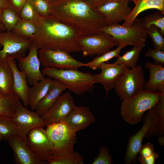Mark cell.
I'll return each instance as SVG.
<instances>
[{"instance_id":"cell-1","label":"cell","mask_w":164,"mask_h":164,"mask_svg":"<svg viewBox=\"0 0 164 164\" xmlns=\"http://www.w3.org/2000/svg\"><path fill=\"white\" fill-rule=\"evenodd\" d=\"M50 15L80 31L83 35L100 33L107 26L105 18L86 0H54Z\"/></svg>"},{"instance_id":"cell-2","label":"cell","mask_w":164,"mask_h":164,"mask_svg":"<svg viewBox=\"0 0 164 164\" xmlns=\"http://www.w3.org/2000/svg\"><path fill=\"white\" fill-rule=\"evenodd\" d=\"M35 23L36 31L30 40L39 50H59L69 53L81 52L78 40L83 35L79 30L50 15H41Z\"/></svg>"},{"instance_id":"cell-3","label":"cell","mask_w":164,"mask_h":164,"mask_svg":"<svg viewBox=\"0 0 164 164\" xmlns=\"http://www.w3.org/2000/svg\"><path fill=\"white\" fill-rule=\"evenodd\" d=\"M162 94L159 92L144 89L132 97L123 100L120 108L123 119L131 125L140 122L144 118L145 112L152 108Z\"/></svg>"},{"instance_id":"cell-4","label":"cell","mask_w":164,"mask_h":164,"mask_svg":"<svg viewBox=\"0 0 164 164\" xmlns=\"http://www.w3.org/2000/svg\"><path fill=\"white\" fill-rule=\"evenodd\" d=\"M43 75L56 79L65 84L69 90L78 95L91 91L95 83L94 75L89 72L84 73L77 69H59L44 67Z\"/></svg>"},{"instance_id":"cell-5","label":"cell","mask_w":164,"mask_h":164,"mask_svg":"<svg viewBox=\"0 0 164 164\" xmlns=\"http://www.w3.org/2000/svg\"><path fill=\"white\" fill-rule=\"evenodd\" d=\"M100 30L112 36L118 43V46L121 44L125 46L145 45L148 36L142 18L136 19L130 26L118 23L107 25Z\"/></svg>"},{"instance_id":"cell-6","label":"cell","mask_w":164,"mask_h":164,"mask_svg":"<svg viewBox=\"0 0 164 164\" xmlns=\"http://www.w3.org/2000/svg\"><path fill=\"white\" fill-rule=\"evenodd\" d=\"M47 134L53 145L55 156L66 155L73 150L76 142V132L64 121L47 126Z\"/></svg>"},{"instance_id":"cell-7","label":"cell","mask_w":164,"mask_h":164,"mask_svg":"<svg viewBox=\"0 0 164 164\" xmlns=\"http://www.w3.org/2000/svg\"><path fill=\"white\" fill-rule=\"evenodd\" d=\"M146 83L142 65L131 69L125 67V73L116 82L115 91L120 99L123 101L145 89Z\"/></svg>"},{"instance_id":"cell-8","label":"cell","mask_w":164,"mask_h":164,"mask_svg":"<svg viewBox=\"0 0 164 164\" xmlns=\"http://www.w3.org/2000/svg\"><path fill=\"white\" fill-rule=\"evenodd\" d=\"M143 119L142 128L128 138L124 156L126 164L135 163L143 139H149L154 134L156 119L151 109L148 111Z\"/></svg>"},{"instance_id":"cell-9","label":"cell","mask_w":164,"mask_h":164,"mask_svg":"<svg viewBox=\"0 0 164 164\" xmlns=\"http://www.w3.org/2000/svg\"><path fill=\"white\" fill-rule=\"evenodd\" d=\"M32 43L29 39L20 36L12 31L0 32V62L19 59L25 56Z\"/></svg>"},{"instance_id":"cell-10","label":"cell","mask_w":164,"mask_h":164,"mask_svg":"<svg viewBox=\"0 0 164 164\" xmlns=\"http://www.w3.org/2000/svg\"><path fill=\"white\" fill-rule=\"evenodd\" d=\"M78 42L84 57L95 55L100 56L118 45L112 36L102 32L97 34L82 35L78 39Z\"/></svg>"},{"instance_id":"cell-11","label":"cell","mask_w":164,"mask_h":164,"mask_svg":"<svg viewBox=\"0 0 164 164\" xmlns=\"http://www.w3.org/2000/svg\"><path fill=\"white\" fill-rule=\"evenodd\" d=\"M39 58L44 67L59 69H77L86 66V63L80 62L67 52L59 50L42 49L38 50Z\"/></svg>"},{"instance_id":"cell-12","label":"cell","mask_w":164,"mask_h":164,"mask_svg":"<svg viewBox=\"0 0 164 164\" xmlns=\"http://www.w3.org/2000/svg\"><path fill=\"white\" fill-rule=\"evenodd\" d=\"M12 118L17 127L19 135L26 137L28 132L39 127L46 126V121L36 112L28 109L19 100Z\"/></svg>"},{"instance_id":"cell-13","label":"cell","mask_w":164,"mask_h":164,"mask_svg":"<svg viewBox=\"0 0 164 164\" xmlns=\"http://www.w3.org/2000/svg\"><path fill=\"white\" fill-rule=\"evenodd\" d=\"M26 140L30 150L40 161H47L53 155L52 144L43 127H38L30 131Z\"/></svg>"},{"instance_id":"cell-14","label":"cell","mask_w":164,"mask_h":164,"mask_svg":"<svg viewBox=\"0 0 164 164\" xmlns=\"http://www.w3.org/2000/svg\"><path fill=\"white\" fill-rule=\"evenodd\" d=\"M26 56L19 59L20 70L24 72L27 77V83L32 85L43 79L44 75L40 70V61L38 55L39 49L32 43Z\"/></svg>"},{"instance_id":"cell-15","label":"cell","mask_w":164,"mask_h":164,"mask_svg":"<svg viewBox=\"0 0 164 164\" xmlns=\"http://www.w3.org/2000/svg\"><path fill=\"white\" fill-rule=\"evenodd\" d=\"M73 97L69 92L60 95L51 107L42 118L46 121V126L64 121L75 107Z\"/></svg>"},{"instance_id":"cell-16","label":"cell","mask_w":164,"mask_h":164,"mask_svg":"<svg viewBox=\"0 0 164 164\" xmlns=\"http://www.w3.org/2000/svg\"><path fill=\"white\" fill-rule=\"evenodd\" d=\"M95 9L104 17L107 25L125 21L132 10L129 2L125 1L107 2Z\"/></svg>"},{"instance_id":"cell-17","label":"cell","mask_w":164,"mask_h":164,"mask_svg":"<svg viewBox=\"0 0 164 164\" xmlns=\"http://www.w3.org/2000/svg\"><path fill=\"white\" fill-rule=\"evenodd\" d=\"M99 68L101 70V73L94 75L95 83H101L103 85L107 97L108 91L114 87L118 80L125 73V67L123 64L104 63L100 66Z\"/></svg>"},{"instance_id":"cell-18","label":"cell","mask_w":164,"mask_h":164,"mask_svg":"<svg viewBox=\"0 0 164 164\" xmlns=\"http://www.w3.org/2000/svg\"><path fill=\"white\" fill-rule=\"evenodd\" d=\"M8 141L14 153V160L18 164H43L32 152L27 143L26 137L15 136Z\"/></svg>"},{"instance_id":"cell-19","label":"cell","mask_w":164,"mask_h":164,"mask_svg":"<svg viewBox=\"0 0 164 164\" xmlns=\"http://www.w3.org/2000/svg\"><path fill=\"white\" fill-rule=\"evenodd\" d=\"M64 121L76 132L95 122V119L88 107L75 106Z\"/></svg>"},{"instance_id":"cell-20","label":"cell","mask_w":164,"mask_h":164,"mask_svg":"<svg viewBox=\"0 0 164 164\" xmlns=\"http://www.w3.org/2000/svg\"><path fill=\"white\" fill-rule=\"evenodd\" d=\"M6 60L12 68L13 75L12 91L26 107L29 105V94L30 88L27 84L26 76L24 72L18 69L15 60Z\"/></svg>"},{"instance_id":"cell-21","label":"cell","mask_w":164,"mask_h":164,"mask_svg":"<svg viewBox=\"0 0 164 164\" xmlns=\"http://www.w3.org/2000/svg\"><path fill=\"white\" fill-rule=\"evenodd\" d=\"M145 67L150 72L149 80L146 83L145 89L149 91L159 92L164 94V67L163 64H156L148 61Z\"/></svg>"},{"instance_id":"cell-22","label":"cell","mask_w":164,"mask_h":164,"mask_svg":"<svg viewBox=\"0 0 164 164\" xmlns=\"http://www.w3.org/2000/svg\"><path fill=\"white\" fill-rule=\"evenodd\" d=\"M67 88L64 84L56 79L53 80V83L48 92L38 104L36 112L42 116L53 106L62 92Z\"/></svg>"},{"instance_id":"cell-23","label":"cell","mask_w":164,"mask_h":164,"mask_svg":"<svg viewBox=\"0 0 164 164\" xmlns=\"http://www.w3.org/2000/svg\"><path fill=\"white\" fill-rule=\"evenodd\" d=\"M135 6L122 25L130 26L138 15L147 9H155L164 14V0H136Z\"/></svg>"},{"instance_id":"cell-24","label":"cell","mask_w":164,"mask_h":164,"mask_svg":"<svg viewBox=\"0 0 164 164\" xmlns=\"http://www.w3.org/2000/svg\"><path fill=\"white\" fill-rule=\"evenodd\" d=\"M53 80L45 78L35 83L30 88L29 94V105L32 110L36 109L39 102L48 92Z\"/></svg>"},{"instance_id":"cell-25","label":"cell","mask_w":164,"mask_h":164,"mask_svg":"<svg viewBox=\"0 0 164 164\" xmlns=\"http://www.w3.org/2000/svg\"><path fill=\"white\" fill-rule=\"evenodd\" d=\"M13 79L12 71L8 61L0 62V94L7 96L13 93Z\"/></svg>"},{"instance_id":"cell-26","label":"cell","mask_w":164,"mask_h":164,"mask_svg":"<svg viewBox=\"0 0 164 164\" xmlns=\"http://www.w3.org/2000/svg\"><path fill=\"white\" fill-rule=\"evenodd\" d=\"M145 45L133 46L130 50L126 52L121 56L117 57L114 63L115 64H123L127 68H133L137 66L140 54Z\"/></svg>"},{"instance_id":"cell-27","label":"cell","mask_w":164,"mask_h":164,"mask_svg":"<svg viewBox=\"0 0 164 164\" xmlns=\"http://www.w3.org/2000/svg\"><path fill=\"white\" fill-rule=\"evenodd\" d=\"M12 117L0 115V135L7 141L19 135V129Z\"/></svg>"},{"instance_id":"cell-28","label":"cell","mask_w":164,"mask_h":164,"mask_svg":"<svg viewBox=\"0 0 164 164\" xmlns=\"http://www.w3.org/2000/svg\"><path fill=\"white\" fill-rule=\"evenodd\" d=\"M156 119L154 134L156 136L164 135V94H162L159 101L151 108Z\"/></svg>"},{"instance_id":"cell-29","label":"cell","mask_w":164,"mask_h":164,"mask_svg":"<svg viewBox=\"0 0 164 164\" xmlns=\"http://www.w3.org/2000/svg\"><path fill=\"white\" fill-rule=\"evenodd\" d=\"M19 100L18 97L14 93L7 96L0 94V115L12 116Z\"/></svg>"},{"instance_id":"cell-30","label":"cell","mask_w":164,"mask_h":164,"mask_svg":"<svg viewBox=\"0 0 164 164\" xmlns=\"http://www.w3.org/2000/svg\"><path fill=\"white\" fill-rule=\"evenodd\" d=\"M50 164H84L83 157L73 150L69 154L62 156L52 155L47 161Z\"/></svg>"},{"instance_id":"cell-31","label":"cell","mask_w":164,"mask_h":164,"mask_svg":"<svg viewBox=\"0 0 164 164\" xmlns=\"http://www.w3.org/2000/svg\"><path fill=\"white\" fill-rule=\"evenodd\" d=\"M36 31V23L32 21L21 19L12 31L17 34L31 39Z\"/></svg>"},{"instance_id":"cell-32","label":"cell","mask_w":164,"mask_h":164,"mask_svg":"<svg viewBox=\"0 0 164 164\" xmlns=\"http://www.w3.org/2000/svg\"><path fill=\"white\" fill-rule=\"evenodd\" d=\"M125 46L124 45H120L116 49L110 50L100 56H97L92 61L86 63V66L94 70H96L99 68L100 66L103 63L108 62L113 58H117L121 50Z\"/></svg>"},{"instance_id":"cell-33","label":"cell","mask_w":164,"mask_h":164,"mask_svg":"<svg viewBox=\"0 0 164 164\" xmlns=\"http://www.w3.org/2000/svg\"><path fill=\"white\" fill-rule=\"evenodd\" d=\"M0 19L7 31H11L21 19L18 15L12 8H7L3 11Z\"/></svg>"},{"instance_id":"cell-34","label":"cell","mask_w":164,"mask_h":164,"mask_svg":"<svg viewBox=\"0 0 164 164\" xmlns=\"http://www.w3.org/2000/svg\"><path fill=\"white\" fill-rule=\"evenodd\" d=\"M144 26L147 29L150 25H154L159 28L164 34V14L159 11L149 14L142 19Z\"/></svg>"},{"instance_id":"cell-35","label":"cell","mask_w":164,"mask_h":164,"mask_svg":"<svg viewBox=\"0 0 164 164\" xmlns=\"http://www.w3.org/2000/svg\"><path fill=\"white\" fill-rule=\"evenodd\" d=\"M146 30L148 35L151 38L154 48L164 51V38L159 28L151 25L146 29Z\"/></svg>"},{"instance_id":"cell-36","label":"cell","mask_w":164,"mask_h":164,"mask_svg":"<svg viewBox=\"0 0 164 164\" xmlns=\"http://www.w3.org/2000/svg\"><path fill=\"white\" fill-rule=\"evenodd\" d=\"M19 16L21 19L29 20L36 23L40 19L41 15L36 11L30 0H28L23 6Z\"/></svg>"},{"instance_id":"cell-37","label":"cell","mask_w":164,"mask_h":164,"mask_svg":"<svg viewBox=\"0 0 164 164\" xmlns=\"http://www.w3.org/2000/svg\"><path fill=\"white\" fill-rule=\"evenodd\" d=\"M34 9L41 16L50 14L51 7L50 3L46 0H30Z\"/></svg>"},{"instance_id":"cell-38","label":"cell","mask_w":164,"mask_h":164,"mask_svg":"<svg viewBox=\"0 0 164 164\" xmlns=\"http://www.w3.org/2000/svg\"><path fill=\"white\" fill-rule=\"evenodd\" d=\"M113 160L108 148L102 146L100 147L97 157L94 158L92 164H112Z\"/></svg>"},{"instance_id":"cell-39","label":"cell","mask_w":164,"mask_h":164,"mask_svg":"<svg viewBox=\"0 0 164 164\" xmlns=\"http://www.w3.org/2000/svg\"><path fill=\"white\" fill-rule=\"evenodd\" d=\"M155 148L153 144L150 142L142 144L138 156V161L151 156L155 152Z\"/></svg>"},{"instance_id":"cell-40","label":"cell","mask_w":164,"mask_h":164,"mask_svg":"<svg viewBox=\"0 0 164 164\" xmlns=\"http://www.w3.org/2000/svg\"><path fill=\"white\" fill-rule=\"evenodd\" d=\"M145 56L153 58L155 63H164V51L156 48L150 49L145 53Z\"/></svg>"},{"instance_id":"cell-41","label":"cell","mask_w":164,"mask_h":164,"mask_svg":"<svg viewBox=\"0 0 164 164\" xmlns=\"http://www.w3.org/2000/svg\"><path fill=\"white\" fill-rule=\"evenodd\" d=\"M12 9L19 15L23 6L28 0H10Z\"/></svg>"},{"instance_id":"cell-42","label":"cell","mask_w":164,"mask_h":164,"mask_svg":"<svg viewBox=\"0 0 164 164\" xmlns=\"http://www.w3.org/2000/svg\"><path fill=\"white\" fill-rule=\"evenodd\" d=\"M158 156V154L155 152L150 157L146 159H141L138 161L140 163L142 164H154Z\"/></svg>"},{"instance_id":"cell-43","label":"cell","mask_w":164,"mask_h":164,"mask_svg":"<svg viewBox=\"0 0 164 164\" xmlns=\"http://www.w3.org/2000/svg\"><path fill=\"white\" fill-rule=\"evenodd\" d=\"M86 1L91 7L95 9L106 2L108 0H86Z\"/></svg>"},{"instance_id":"cell-44","label":"cell","mask_w":164,"mask_h":164,"mask_svg":"<svg viewBox=\"0 0 164 164\" xmlns=\"http://www.w3.org/2000/svg\"><path fill=\"white\" fill-rule=\"evenodd\" d=\"M8 8H12L10 0H0V16L4 10Z\"/></svg>"},{"instance_id":"cell-45","label":"cell","mask_w":164,"mask_h":164,"mask_svg":"<svg viewBox=\"0 0 164 164\" xmlns=\"http://www.w3.org/2000/svg\"><path fill=\"white\" fill-rule=\"evenodd\" d=\"M158 142L162 146L164 145V135L159 136H158Z\"/></svg>"},{"instance_id":"cell-46","label":"cell","mask_w":164,"mask_h":164,"mask_svg":"<svg viewBox=\"0 0 164 164\" xmlns=\"http://www.w3.org/2000/svg\"><path fill=\"white\" fill-rule=\"evenodd\" d=\"M0 30L2 32H3L5 31V28L1 20L0 19Z\"/></svg>"},{"instance_id":"cell-47","label":"cell","mask_w":164,"mask_h":164,"mask_svg":"<svg viewBox=\"0 0 164 164\" xmlns=\"http://www.w3.org/2000/svg\"><path fill=\"white\" fill-rule=\"evenodd\" d=\"M136 1V0H108L107 2L110 1H125L129 2V1H132L135 3Z\"/></svg>"},{"instance_id":"cell-48","label":"cell","mask_w":164,"mask_h":164,"mask_svg":"<svg viewBox=\"0 0 164 164\" xmlns=\"http://www.w3.org/2000/svg\"><path fill=\"white\" fill-rule=\"evenodd\" d=\"M46 0L48 2H50H50H52V1H53L54 0Z\"/></svg>"},{"instance_id":"cell-49","label":"cell","mask_w":164,"mask_h":164,"mask_svg":"<svg viewBox=\"0 0 164 164\" xmlns=\"http://www.w3.org/2000/svg\"><path fill=\"white\" fill-rule=\"evenodd\" d=\"M3 139L2 138V136L0 135V142L2 141Z\"/></svg>"},{"instance_id":"cell-50","label":"cell","mask_w":164,"mask_h":164,"mask_svg":"<svg viewBox=\"0 0 164 164\" xmlns=\"http://www.w3.org/2000/svg\"><path fill=\"white\" fill-rule=\"evenodd\" d=\"M2 46H1V45L0 44V47H2Z\"/></svg>"},{"instance_id":"cell-51","label":"cell","mask_w":164,"mask_h":164,"mask_svg":"<svg viewBox=\"0 0 164 164\" xmlns=\"http://www.w3.org/2000/svg\"><path fill=\"white\" fill-rule=\"evenodd\" d=\"M1 32V31L0 30V32Z\"/></svg>"}]
</instances>
